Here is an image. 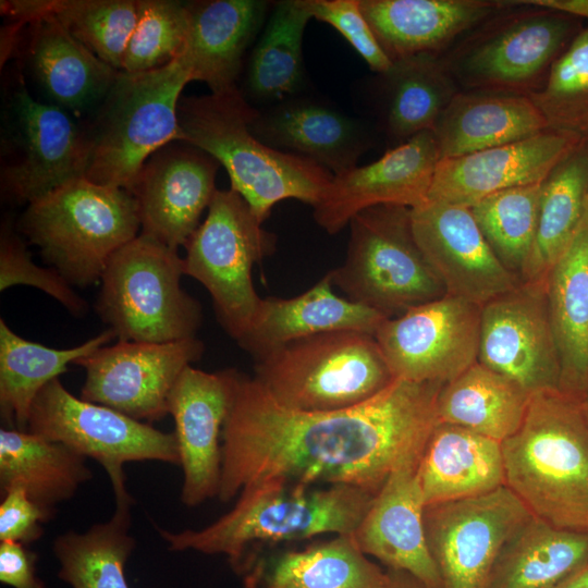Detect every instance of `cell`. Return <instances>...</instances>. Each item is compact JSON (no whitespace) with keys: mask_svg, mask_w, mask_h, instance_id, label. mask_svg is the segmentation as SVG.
Returning <instances> with one entry per match:
<instances>
[{"mask_svg":"<svg viewBox=\"0 0 588 588\" xmlns=\"http://www.w3.org/2000/svg\"><path fill=\"white\" fill-rule=\"evenodd\" d=\"M204 351L196 336L101 346L75 363L86 372L79 397L139 421L160 420L168 415L169 395L180 375Z\"/></svg>","mask_w":588,"mask_h":588,"instance_id":"obj_14","label":"cell"},{"mask_svg":"<svg viewBox=\"0 0 588 588\" xmlns=\"http://www.w3.org/2000/svg\"><path fill=\"white\" fill-rule=\"evenodd\" d=\"M530 396L512 379L477 362L442 385L437 414L440 422L503 442L522 425Z\"/></svg>","mask_w":588,"mask_h":588,"instance_id":"obj_34","label":"cell"},{"mask_svg":"<svg viewBox=\"0 0 588 588\" xmlns=\"http://www.w3.org/2000/svg\"><path fill=\"white\" fill-rule=\"evenodd\" d=\"M15 285L41 290L73 316L82 317L88 310L86 301L56 269L44 268L33 261L25 243L5 222L0 235V291Z\"/></svg>","mask_w":588,"mask_h":588,"instance_id":"obj_45","label":"cell"},{"mask_svg":"<svg viewBox=\"0 0 588 588\" xmlns=\"http://www.w3.org/2000/svg\"><path fill=\"white\" fill-rule=\"evenodd\" d=\"M531 516L506 486L425 506L426 540L442 588H485L501 548Z\"/></svg>","mask_w":588,"mask_h":588,"instance_id":"obj_13","label":"cell"},{"mask_svg":"<svg viewBox=\"0 0 588 588\" xmlns=\"http://www.w3.org/2000/svg\"><path fill=\"white\" fill-rule=\"evenodd\" d=\"M481 306L444 296L387 318L375 339L394 379L446 383L478 362Z\"/></svg>","mask_w":588,"mask_h":588,"instance_id":"obj_12","label":"cell"},{"mask_svg":"<svg viewBox=\"0 0 588 588\" xmlns=\"http://www.w3.org/2000/svg\"><path fill=\"white\" fill-rule=\"evenodd\" d=\"M37 555L26 544L0 541V580L12 588H46L36 575Z\"/></svg>","mask_w":588,"mask_h":588,"instance_id":"obj_48","label":"cell"},{"mask_svg":"<svg viewBox=\"0 0 588 588\" xmlns=\"http://www.w3.org/2000/svg\"><path fill=\"white\" fill-rule=\"evenodd\" d=\"M546 279L520 282L481 306L478 362L529 394L560 389L561 382Z\"/></svg>","mask_w":588,"mask_h":588,"instance_id":"obj_16","label":"cell"},{"mask_svg":"<svg viewBox=\"0 0 588 588\" xmlns=\"http://www.w3.org/2000/svg\"><path fill=\"white\" fill-rule=\"evenodd\" d=\"M511 4H529L541 9L556 11L571 16L588 20V0H522L509 1Z\"/></svg>","mask_w":588,"mask_h":588,"instance_id":"obj_49","label":"cell"},{"mask_svg":"<svg viewBox=\"0 0 588 588\" xmlns=\"http://www.w3.org/2000/svg\"><path fill=\"white\" fill-rule=\"evenodd\" d=\"M505 4L486 0H359L363 15L392 61L437 56Z\"/></svg>","mask_w":588,"mask_h":588,"instance_id":"obj_26","label":"cell"},{"mask_svg":"<svg viewBox=\"0 0 588 588\" xmlns=\"http://www.w3.org/2000/svg\"><path fill=\"white\" fill-rule=\"evenodd\" d=\"M588 219V146L580 144L542 183L534 247L520 282L540 281Z\"/></svg>","mask_w":588,"mask_h":588,"instance_id":"obj_36","label":"cell"},{"mask_svg":"<svg viewBox=\"0 0 588 588\" xmlns=\"http://www.w3.org/2000/svg\"><path fill=\"white\" fill-rule=\"evenodd\" d=\"M409 217L416 244L448 295L482 306L520 283L498 259L469 207L427 200Z\"/></svg>","mask_w":588,"mask_h":588,"instance_id":"obj_17","label":"cell"},{"mask_svg":"<svg viewBox=\"0 0 588 588\" xmlns=\"http://www.w3.org/2000/svg\"><path fill=\"white\" fill-rule=\"evenodd\" d=\"M254 362V379L267 393L302 412L358 405L394 380L375 336L352 330L295 340Z\"/></svg>","mask_w":588,"mask_h":588,"instance_id":"obj_7","label":"cell"},{"mask_svg":"<svg viewBox=\"0 0 588 588\" xmlns=\"http://www.w3.org/2000/svg\"><path fill=\"white\" fill-rule=\"evenodd\" d=\"M373 497L346 485L266 481L244 488L235 505L205 528L157 530L171 551L225 554L232 567L244 573L249 550L258 544L353 534Z\"/></svg>","mask_w":588,"mask_h":588,"instance_id":"obj_3","label":"cell"},{"mask_svg":"<svg viewBox=\"0 0 588 588\" xmlns=\"http://www.w3.org/2000/svg\"><path fill=\"white\" fill-rule=\"evenodd\" d=\"M19 229L72 286L86 287L138 235V204L127 191L82 177L28 204Z\"/></svg>","mask_w":588,"mask_h":588,"instance_id":"obj_5","label":"cell"},{"mask_svg":"<svg viewBox=\"0 0 588 588\" xmlns=\"http://www.w3.org/2000/svg\"><path fill=\"white\" fill-rule=\"evenodd\" d=\"M51 12L71 36L122 71L137 22V0H52Z\"/></svg>","mask_w":588,"mask_h":588,"instance_id":"obj_43","label":"cell"},{"mask_svg":"<svg viewBox=\"0 0 588 588\" xmlns=\"http://www.w3.org/2000/svg\"><path fill=\"white\" fill-rule=\"evenodd\" d=\"M542 183L504 189L469 207L498 259L519 280L536 238Z\"/></svg>","mask_w":588,"mask_h":588,"instance_id":"obj_41","label":"cell"},{"mask_svg":"<svg viewBox=\"0 0 588 588\" xmlns=\"http://www.w3.org/2000/svg\"><path fill=\"white\" fill-rule=\"evenodd\" d=\"M86 458L60 442L28 431L1 428V493L20 486L36 503L54 510L93 478Z\"/></svg>","mask_w":588,"mask_h":588,"instance_id":"obj_33","label":"cell"},{"mask_svg":"<svg viewBox=\"0 0 588 588\" xmlns=\"http://www.w3.org/2000/svg\"><path fill=\"white\" fill-rule=\"evenodd\" d=\"M547 130L546 119L527 95L473 90L455 95L432 132L444 159L515 143Z\"/></svg>","mask_w":588,"mask_h":588,"instance_id":"obj_28","label":"cell"},{"mask_svg":"<svg viewBox=\"0 0 588 588\" xmlns=\"http://www.w3.org/2000/svg\"><path fill=\"white\" fill-rule=\"evenodd\" d=\"M381 74L385 96V130L400 145L414 135L432 131L458 93L444 63L433 54L392 61Z\"/></svg>","mask_w":588,"mask_h":588,"instance_id":"obj_38","label":"cell"},{"mask_svg":"<svg viewBox=\"0 0 588 588\" xmlns=\"http://www.w3.org/2000/svg\"><path fill=\"white\" fill-rule=\"evenodd\" d=\"M311 17L334 27L378 74L387 73L393 62L378 42L362 13L359 0H299Z\"/></svg>","mask_w":588,"mask_h":588,"instance_id":"obj_46","label":"cell"},{"mask_svg":"<svg viewBox=\"0 0 588 588\" xmlns=\"http://www.w3.org/2000/svg\"><path fill=\"white\" fill-rule=\"evenodd\" d=\"M411 209L367 208L350 221L344 262L330 270L333 286L385 318L446 294L414 238Z\"/></svg>","mask_w":588,"mask_h":588,"instance_id":"obj_9","label":"cell"},{"mask_svg":"<svg viewBox=\"0 0 588 588\" xmlns=\"http://www.w3.org/2000/svg\"><path fill=\"white\" fill-rule=\"evenodd\" d=\"M587 404H588V395H587Z\"/></svg>","mask_w":588,"mask_h":588,"instance_id":"obj_52","label":"cell"},{"mask_svg":"<svg viewBox=\"0 0 588 588\" xmlns=\"http://www.w3.org/2000/svg\"><path fill=\"white\" fill-rule=\"evenodd\" d=\"M245 199L232 188L217 189L205 221L185 245V275L208 291L218 321L237 341L249 327L261 297L252 271L275 249Z\"/></svg>","mask_w":588,"mask_h":588,"instance_id":"obj_10","label":"cell"},{"mask_svg":"<svg viewBox=\"0 0 588 588\" xmlns=\"http://www.w3.org/2000/svg\"><path fill=\"white\" fill-rule=\"evenodd\" d=\"M310 19L299 0L273 3L248 60L247 100L269 107L301 94L305 83L303 36Z\"/></svg>","mask_w":588,"mask_h":588,"instance_id":"obj_37","label":"cell"},{"mask_svg":"<svg viewBox=\"0 0 588 588\" xmlns=\"http://www.w3.org/2000/svg\"><path fill=\"white\" fill-rule=\"evenodd\" d=\"M0 541L30 544L44 532L42 525L54 514V510L39 505L25 489L14 486L1 493Z\"/></svg>","mask_w":588,"mask_h":588,"instance_id":"obj_47","label":"cell"},{"mask_svg":"<svg viewBox=\"0 0 588 588\" xmlns=\"http://www.w3.org/2000/svg\"><path fill=\"white\" fill-rule=\"evenodd\" d=\"M588 565V530L555 527L536 516L501 548L485 588H553Z\"/></svg>","mask_w":588,"mask_h":588,"instance_id":"obj_32","label":"cell"},{"mask_svg":"<svg viewBox=\"0 0 588 588\" xmlns=\"http://www.w3.org/2000/svg\"><path fill=\"white\" fill-rule=\"evenodd\" d=\"M249 128L267 146L306 158L333 175L356 167L372 144L360 120L301 94L257 109Z\"/></svg>","mask_w":588,"mask_h":588,"instance_id":"obj_23","label":"cell"},{"mask_svg":"<svg viewBox=\"0 0 588 588\" xmlns=\"http://www.w3.org/2000/svg\"><path fill=\"white\" fill-rule=\"evenodd\" d=\"M383 588H428L412 574L389 568Z\"/></svg>","mask_w":588,"mask_h":588,"instance_id":"obj_50","label":"cell"},{"mask_svg":"<svg viewBox=\"0 0 588 588\" xmlns=\"http://www.w3.org/2000/svg\"><path fill=\"white\" fill-rule=\"evenodd\" d=\"M442 385L394 379L358 405L302 412L280 405L241 372L221 433L218 498L228 502L266 481L346 485L376 494L392 473L418 466L440 422Z\"/></svg>","mask_w":588,"mask_h":588,"instance_id":"obj_1","label":"cell"},{"mask_svg":"<svg viewBox=\"0 0 588 588\" xmlns=\"http://www.w3.org/2000/svg\"><path fill=\"white\" fill-rule=\"evenodd\" d=\"M219 162L184 142L170 143L144 163L132 188L140 234L171 248L187 244L209 207Z\"/></svg>","mask_w":588,"mask_h":588,"instance_id":"obj_20","label":"cell"},{"mask_svg":"<svg viewBox=\"0 0 588 588\" xmlns=\"http://www.w3.org/2000/svg\"><path fill=\"white\" fill-rule=\"evenodd\" d=\"M579 145L572 135L547 130L515 143L441 159L427 200L470 207L494 193L543 182Z\"/></svg>","mask_w":588,"mask_h":588,"instance_id":"obj_22","label":"cell"},{"mask_svg":"<svg viewBox=\"0 0 588 588\" xmlns=\"http://www.w3.org/2000/svg\"><path fill=\"white\" fill-rule=\"evenodd\" d=\"M32 24V68L52 103L77 112L101 102L120 71L71 36L51 10Z\"/></svg>","mask_w":588,"mask_h":588,"instance_id":"obj_30","label":"cell"},{"mask_svg":"<svg viewBox=\"0 0 588 588\" xmlns=\"http://www.w3.org/2000/svg\"><path fill=\"white\" fill-rule=\"evenodd\" d=\"M425 506L464 500L505 486L501 442L439 422L417 467Z\"/></svg>","mask_w":588,"mask_h":588,"instance_id":"obj_29","label":"cell"},{"mask_svg":"<svg viewBox=\"0 0 588 588\" xmlns=\"http://www.w3.org/2000/svg\"><path fill=\"white\" fill-rule=\"evenodd\" d=\"M241 371L229 368L208 372L187 366L168 400V414L183 469L181 500L197 506L219 495L221 433L234 400Z\"/></svg>","mask_w":588,"mask_h":588,"instance_id":"obj_19","label":"cell"},{"mask_svg":"<svg viewBox=\"0 0 588 588\" xmlns=\"http://www.w3.org/2000/svg\"><path fill=\"white\" fill-rule=\"evenodd\" d=\"M573 17L542 9L505 19L477 37L449 73L476 90L528 95L577 35Z\"/></svg>","mask_w":588,"mask_h":588,"instance_id":"obj_15","label":"cell"},{"mask_svg":"<svg viewBox=\"0 0 588 588\" xmlns=\"http://www.w3.org/2000/svg\"><path fill=\"white\" fill-rule=\"evenodd\" d=\"M137 22L122 71L140 73L159 69L185 48L189 34L187 3L172 0H137Z\"/></svg>","mask_w":588,"mask_h":588,"instance_id":"obj_44","label":"cell"},{"mask_svg":"<svg viewBox=\"0 0 588 588\" xmlns=\"http://www.w3.org/2000/svg\"><path fill=\"white\" fill-rule=\"evenodd\" d=\"M272 5L262 0L187 2L191 25L185 51L192 81L204 82L211 94L236 88L244 54Z\"/></svg>","mask_w":588,"mask_h":588,"instance_id":"obj_27","label":"cell"},{"mask_svg":"<svg viewBox=\"0 0 588 588\" xmlns=\"http://www.w3.org/2000/svg\"><path fill=\"white\" fill-rule=\"evenodd\" d=\"M553 588H588V565L584 566Z\"/></svg>","mask_w":588,"mask_h":588,"instance_id":"obj_51","label":"cell"},{"mask_svg":"<svg viewBox=\"0 0 588 588\" xmlns=\"http://www.w3.org/2000/svg\"><path fill=\"white\" fill-rule=\"evenodd\" d=\"M257 109L236 87L222 94L181 98L177 121L179 142L222 164L231 188L262 223L273 206L284 199H297L314 208L333 174L306 158L259 140L249 128Z\"/></svg>","mask_w":588,"mask_h":588,"instance_id":"obj_4","label":"cell"},{"mask_svg":"<svg viewBox=\"0 0 588 588\" xmlns=\"http://www.w3.org/2000/svg\"><path fill=\"white\" fill-rule=\"evenodd\" d=\"M264 577L267 588H383L387 573L366 556L351 534L285 552Z\"/></svg>","mask_w":588,"mask_h":588,"instance_id":"obj_40","label":"cell"},{"mask_svg":"<svg viewBox=\"0 0 588 588\" xmlns=\"http://www.w3.org/2000/svg\"><path fill=\"white\" fill-rule=\"evenodd\" d=\"M441 160L432 131L420 132L378 160L333 175L314 218L327 233H339L358 212L375 206L409 209L427 201Z\"/></svg>","mask_w":588,"mask_h":588,"instance_id":"obj_18","label":"cell"},{"mask_svg":"<svg viewBox=\"0 0 588 588\" xmlns=\"http://www.w3.org/2000/svg\"><path fill=\"white\" fill-rule=\"evenodd\" d=\"M562 391L588 395V219L547 275Z\"/></svg>","mask_w":588,"mask_h":588,"instance_id":"obj_31","label":"cell"},{"mask_svg":"<svg viewBox=\"0 0 588 588\" xmlns=\"http://www.w3.org/2000/svg\"><path fill=\"white\" fill-rule=\"evenodd\" d=\"M131 505H115L112 517L79 534L68 531L53 542L58 576L72 588H130L125 564L135 548L130 535Z\"/></svg>","mask_w":588,"mask_h":588,"instance_id":"obj_39","label":"cell"},{"mask_svg":"<svg viewBox=\"0 0 588 588\" xmlns=\"http://www.w3.org/2000/svg\"><path fill=\"white\" fill-rule=\"evenodd\" d=\"M27 431L98 462L110 478L115 505L132 504L125 463L158 461L180 465L174 432L160 431L113 408L76 397L59 378L35 397Z\"/></svg>","mask_w":588,"mask_h":588,"instance_id":"obj_11","label":"cell"},{"mask_svg":"<svg viewBox=\"0 0 588 588\" xmlns=\"http://www.w3.org/2000/svg\"><path fill=\"white\" fill-rule=\"evenodd\" d=\"M501 444L505 486L534 516L588 530L587 397L561 389L531 394L522 425Z\"/></svg>","mask_w":588,"mask_h":588,"instance_id":"obj_2","label":"cell"},{"mask_svg":"<svg viewBox=\"0 0 588 588\" xmlns=\"http://www.w3.org/2000/svg\"><path fill=\"white\" fill-rule=\"evenodd\" d=\"M177 250L143 234L117 250L100 279L96 311L121 342L166 343L196 336L201 306L181 286Z\"/></svg>","mask_w":588,"mask_h":588,"instance_id":"obj_8","label":"cell"},{"mask_svg":"<svg viewBox=\"0 0 588 588\" xmlns=\"http://www.w3.org/2000/svg\"><path fill=\"white\" fill-rule=\"evenodd\" d=\"M22 156L1 173L4 197L30 204L58 187L86 177V132L53 103L38 101L22 85L13 101Z\"/></svg>","mask_w":588,"mask_h":588,"instance_id":"obj_21","label":"cell"},{"mask_svg":"<svg viewBox=\"0 0 588 588\" xmlns=\"http://www.w3.org/2000/svg\"><path fill=\"white\" fill-rule=\"evenodd\" d=\"M417 467L389 476L352 536L366 555L412 574L428 588H442L426 540Z\"/></svg>","mask_w":588,"mask_h":588,"instance_id":"obj_24","label":"cell"},{"mask_svg":"<svg viewBox=\"0 0 588 588\" xmlns=\"http://www.w3.org/2000/svg\"><path fill=\"white\" fill-rule=\"evenodd\" d=\"M330 272L304 293L261 298L238 346L258 358L282 345L332 331H359L375 335L387 319L380 313L339 296Z\"/></svg>","mask_w":588,"mask_h":588,"instance_id":"obj_25","label":"cell"},{"mask_svg":"<svg viewBox=\"0 0 588 588\" xmlns=\"http://www.w3.org/2000/svg\"><path fill=\"white\" fill-rule=\"evenodd\" d=\"M549 130L588 146V27L579 30L553 62L542 86L527 95Z\"/></svg>","mask_w":588,"mask_h":588,"instance_id":"obj_42","label":"cell"},{"mask_svg":"<svg viewBox=\"0 0 588 588\" xmlns=\"http://www.w3.org/2000/svg\"><path fill=\"white\" fill-rule=\"evenodd\" d=\"M115 338L107 329L71 348H51L28 341L0 319V412L7 428L27 431L30 406L40 390L68 370L70 364Z\"/></svg>","mask_w":588,"mask_h":588,"instance_id":"obj_35","label":"cell"},{"mask_svg":"<svg viewBox=\"0 0 588 588\" xmlns=\"http://www.w3.org/2000/svg\"><path fill=\"white\" fill-rule=\"evenodd\" d=\"M192 82L185 51L170 63L147 72L120 71L100 102L89 132L86 179L127 192L148 158L179 142L177 108L184 86Z\"/></svg>","mask_w":588,"mask_h":588,"instance_id":"obj_6","label":"cell"}]
</instances>
